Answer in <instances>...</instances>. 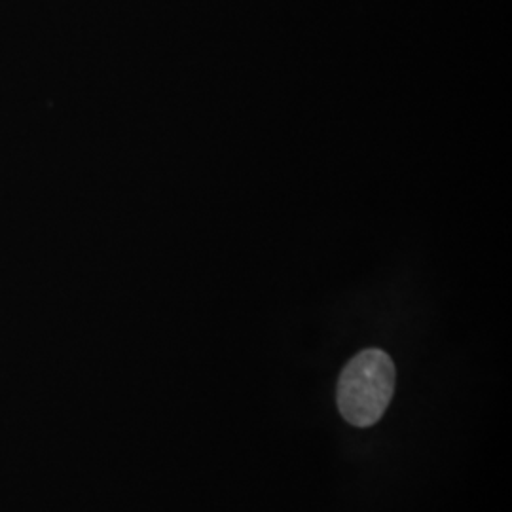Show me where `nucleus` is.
Wrapping results in <instances>:
<instances>
[{
  "label": "nucleus",
  "mask_w": 512,
  "mask_h": 512,
  "mask_svg": "<svg viewBox=\"0 0 512 512\" xmlns=\"http://www.w3.org/2000/svg\"><path fill=\"white\" fill-rule=\"evenodd\" d=\"M395 391V365L382 349H365L342 370L336 401L344 420L370 427L384 416Z\"/></svg>",
  "instance_id": "obj_1"
}]
</instances>
